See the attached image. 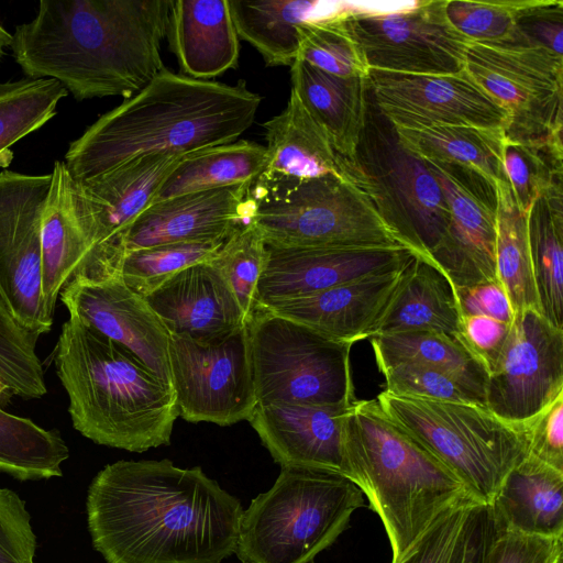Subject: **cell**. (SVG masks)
<instances>
[{
  "label": "cell",
  "mask_w": 563,
  "mask_h": 563,
  "mask_svg": "<svg viewBox=\"0 0 563 563\" xmlns=\"http://www.w3.org/2000/svg\"><path fill=\"white\" fill-rule=\"evenodd\" d=\"M87 521L107 563H221L235 552L240 500L170 460L118 461L92 479Z\"/></svg>",
  "instance_id": "obj_1"
},
{
  "label": "cell",
  "mask_w": 563,
  "mask_h": 563,
  "mask_svg": "<svg viewBox=\"0 0 563 563\" xmlns=\"http://www.w3.org/2000/svg\"><path fill=\"white\" fill-rule=\"evenodd\" d=\"M265 260V241L250 222L235 230L209 261L224 277L246 318L254 308Z\"/></svg>",
  "instance_id": "obj_44"
},
{
  "label": "cell",
  "mask_w": 563,
  "mask_h": 563,
  "mask_svg": "<svg viewBox=\"0 0 563 563\" xmlns=\"http://www.w3.org/2000/svg\"><path fill=\"white\" fill-rule=\"evenodd\" d=\"M166 36L187 77L209 80L238 66L229 0H172Z\"/></svg>",
  "instance_id": "obj_26"
},
{
  "label": "cell",
  "mask_w": 563,
  "mask_h": 563,
  "mask_svg": "<svg viewBox=\"0 0 563 563\" xmlns=\"http://www.w3.org/2000/svg\"><path fill=\"white\" fill-rule=\"evenodd\" d=\"M496 275L514 312L539 310L530 257L527 213L518 206L509 183L496 185Z\"/></svg>",
  "instance_id": "obj_36"
},
{
  "label": "cell",
  "mask_w": 563,
  "mask_h": 563,
  "mask_svg": "<svg viewBox=\"0 0 563 563\" xmlns=\"http://www.w3.org/2000/svg\"><path fill=\"white\" fill-rule=\"evenodd\" d=\"M523 426L528 454L563 472V393Z\"/></svg>",
  "instance_id": "obj_50"
},
{
  "label": "cell",
  "mask_w": 563,
  "mask_h": 563,
  "mask_svg": "<svg viewBox=\"0 0 563 563\" xmlns=\"http://www.w3.org/2000/svg\"><path fill=\"white\" fill-rule=\"evenodd\" d=\"M426 163L438 179L450 211L448 230L430 261L449 278L454 290L497 278L496 185L459 164Z\"/></svg>",
  "instance_id": "obj_17"
},
{
  "label": "cell",
  "mask_w": 563,
  "mask_h": 563,
  "mask_svg": "<svg viewBox=\"0 0 563 563\" xmlns=\"http://www.w3.org/2000/svg\"><path fill=\"white\" fill-rule=\"evenodd\" d=\"M344 15L302 23L296 60L334 76L367 78L369 67Z\"/></svg>",
  "instance_id": "obj_41"
},
{
  "label": "cell",
  "mask_w": 563,
  "mask_h": 563,
  "mask_svg": "<svg viewBox=\"0 0 563 563\" xmlns=\"http://www.w3.org/2000/svg\"><path fill=\"white\" fill-rule=\"evenodd\" d=\"M485 506L466 500L450 508L395 563H466L472 536Z\"/></svg>",
  "instance_id": "obj_43"
},
{
  "label": "cell",
  "mask_w": 563,
  "mask_h": 563,
  "mask_svg": "<svg viewBox=\"0 0 563 563\" xmlns=\"http://www.w3.org/2000/svg\"><path fill=\"white\" fill-rule=\"evenodd\" d=\"M290 79L291 90L336 153L351 163L364 126L367 78L334 76L295 60Z\"/></svg>",
  "instance_id": "obj_29"
},
{
  "label": "cell",
  "mask_w": 563,
  "mask_h": 563,
  "mask_svg": "<svg viewBox=\"0 0 563 563\" xmlns=\"http://www.w3.org/2000/svg\"><path fill=\"white\" fill-rule=\"evenodd\" d=\"M37 339L15 321L0 297V379L24 399L41 398L47 391Z\"/></svg>",
  "instance_id": "obj_42"
},
{
  "label": "cell",
  "mask_w": 563,
  "mask_h": 563,
  "mask_svg": "<svg viewBox=\"0 0 563 563\" xmlns=\"http://www.w3.org/2000/svg\"><path fill=\"white\" fill-rule=\"evenodd\" d=\"M246 200L249 222L267 244L405 247L365 192L333 174L288 185H251Z\"/></svg>",
  "instance_id": "obj_9"
},
{
  "label": "cell",
  "mask_w": 563,
  "mask_h": 563,
  "mask_svg": "<svg viewBox=\"0 0 563 563\" xmlns=\"http://www.w3.org/2000/svg\"><path fill=\"white\" fill-rule=\"evenodd\" d=\"M262 126L267 143V159L253 185H288L329 174L354 183L347 162L336 153L323 129L294 90L290 89L286 108Z\"/></svg>",
  "instance_id": "obj_25"
},
{
  "label": "cell",
  "mask_w": 563,
  "mask_h": 563,
  "mask_svg": "<svg viewBox=\"0 0 563 563\" xmlns=\"http://www.w3.org/2000/svg\"><path fill=\"white\" fill-rule=\"evenodd\" d=\"M460 321L455 291L449 278L431 261L415 255L406 265L374 335L435 331L459 339Z\"/></svg>",
  "instance_id": "obj_30"
},
{
  "label": "cell",
  "mask_w": 563,
  "mask_h": 563,
  "mask_svg": "<svg viewBox=\"0 0 563 563\" xmlns=\"http://www.w3.org/2000/svg\"><path fill=\"white\" fill-rule=\"evenodd\" d=\"M446 0L418 1L408 11L383 15L349 13L344 23L369 69L419 75L464 70L468 46L445 14Z\"/></svg>",
  "instance_id": "obj_15"
},
{
  "label": "cell",
  "mask_w": 563,
  "mask_h": 563,
  "mask_svg": "<svg viewBox=\"0 0 563 563\" xmlns=\"http://www.w3.org/2000/svg\"><path fill=\"white\" fill-rule=\"evenodd\" d=\"M383 411L448 466L478 503L488 505L507 473L528 455L525 426L485 406L377 396Z\"/></svg>",
  "instance_id": "obj_8"
},
{
  "label": "cell",
  "mask_w": 563,
  "mask_h": 563,
  "mask_svg": "<svg viewBox=\"0 0 563 563\" xmlns=\"http://www.w3.org/2000/svg\"><path fill=\"white\" fill-rule=\"evenodd\" d=\"M261 101L245 81L231 86L164 68L71 142L64 163L84 181L143 155L232 143L253 124Z\"/></svg>",
  "instance_id": "obj_3"
},
{
  "label": "cell",
  "mask_w": 563,
  "mask_h": 563,
  "mask_svg": "<svg viewBox=\"0 0 563 563\" xmlns=\"http://www.w3.org/2000/svg\"><path fill=\"white\" fill-rule=\"evenodd\" d=\"M369 339L379 371L399 363L432 367L455 377L485 401L488 372L459 339L435 331L384 333Z\"/></svg>",
  "instance_id": "obj_33"
},
{
  "label": "cell",
  "mask_w": 563,
  "mask_h": 563,
  "mask_svg": "<svg viewBox=\"0 0 563 563\" xmlns=\"http://www.w3.org/2000/svg\"><path fill=\"white\" fill-rule=\"evenodd\" d=\"M353 405H256L249 422L282 467H314L345 475L344 426Z\"/></svg>",
  "instance_id": "obj_22"
},
{
  "label": "cell",
  "mask_w": 563,
  "mask_h": 563,
  "mask_svg": "<svg viewBox=\"0 0 563 563\" xmlns=\"http://www.w3.org/2000/svg\"><path fill=\"white\" fill-rule=\"evenodd\" d=\"M51 184L52 173H0V297L15 321L37 336L54 322L41 275V221Z\"/></svg>",
  "instance_id": "obj_14"
},
{
  "label": "cell",
  "mask_w": 563,
  "mask_h": 563,
  "mask_svg": "<svg viewBox=\"0 0 563 563\" xmlns=\"http://www.w3.org/2000/svg\"><path fill=\"white\" fill-rule=\"evenodd\" d=\"M144 299L170 336L211 344L245 324L233 291L209 261L179 271Z\"/></svg>",
  "instance_id": "obj_21"
},
{
  "label": "cell",
  "mask_w": 563,
  "mask_h": 563,
  "mask_svg": "<svg viewBox=\"0 0 563 563\" xmlns=\"http://www.w3.org/2000/svg\"><path fill=\"white\" fill-rule=\"evenodd\" d=\"M257 405L351 406L353 344L256 306L245 320Z\"/></svg>",
  "instance_id": "obj_10"
},
{
  "label": "cell",
  "mask_w": 563,
  "mask_h": 563,
  "mask_svg": "<svg viewBox=\"0 0 563 563\" xmlns=\"http://www.w3.org/2000/svg\"><path fill=\"white\" fill-rule=\"evenodd\" d=\"M563 537L545 538L488 527L482 563H562Z\"/></svg>",
  "instance_id": "obj_48"
},
{
  "label": "cell",
  "mask_w": 563,
  "mask_h": 563,
  "mask_svg": "<svg viewBox=\"0 0 563 563\" xmlns=\"http://www.w3.org/2000/svg\"><path fill=\"white\" fill-rule=\"evenodd\" d=\"M505 48H541L563 57V1L526 0Z\"/></svg>",
  "instance_id": "obj_47"
},
{
  "label": "cell",
  "mask_w": 563,
  "mask_h": 563,
  "mask_svg": "<svg viewBox=\"0 0 563 563\" xmlns=\"http://www.w3.org/2000/svg\"><path fill=\"white\" fill-rule=\"evenodd\" d=\"M380 372L385 378L384 391L390 395L486 407L484 399L473 389L442 371L415 363H399Z\"/></svg>",
  "instance_id": "obj_46"
},
{
  "label": "cell",
  "mask_w": 563,
  "mask_h": 563,
  "mask_svg": "<svg viewBox=\"0 0 563 563\" xmlns=\"http://www.w3.org/2000/svg\"><path fill=\"white\" fill-rule=\"evenodd\" d=\"M347 165L352 179L396 240L430 261L450 222L444 192L426 161L402 143L369 86L364 126Z\"/></svg>",
  "instance_id": "obj_7"
},
{
  "label": "cell",
  "mask_w": 563,
  "mask_h": 563,
  "mask_svg": "<svg viewBox=\"0 0 563 563\" xmlns=\"http://www.w3.org/2000/svg\"><path fill=\"white\" fill-rule=\"evenodd\" d=\"M454 291L460 317L486 316L512 324L515 312L505 288L497 278Z\"/></svg>",
  "instance_id": "obj_52"
},
{
  "label": "cell",
  "mask_w": 563,
  "mask_h": 563,
  "mask_svg": "<svg viewBox=\"0 0 563 563\" xmlns=\"http://www.w3.org/2000/svg\"><path fill=\"white\" fill-rule=\"evenodd\" d=\"M563 393V329L537 309L515 313L501 352L488 373L486 408L523 426Z\"/></svg>",
  "instance_id": "obj_16"
},
{
  "label": "cell",
  "mask_w": 563,
  "mask_h": 563,
  "mask_svg": "<svg viewBox=\"0 0 563 563\" xmlns=\"http://www.w3.org/2000/svg\"><path fill=\"white\" fill-rule=\"evenodd\" d=\"M344 456L345 475L384 526L391 563L442 514L475 500L448 466L383 411L377 399L356 400L349 411Z\"/></svg>",
  "instance_id": "obj_5"
},
{
  "label": "cell",
  "mask_w": 563,
  "mask_h": 563,
  "mask_svg": "<svg viewBox=\"0 0 563 563\" xmlns=\"http://www.w3.org/2000/svg\"><path fill=\"white\" fill-rule=\"evenodd\" d=\"M406 265L397 271L362 277L261 307L332 340L354 344L375 334Z\"/></svg>",
  "instance_id": "obj_24"
},
{
  "label": "cell",
  "mask_w": 563,
  "mask_h": 563,
  "mask_svg": "<svg viewBox=\"0 0 563 563\" xmlns=\"http://www.w3.org/2000/svg\"><path fill=\"white\" fill-rule=\"evenodd\" d=\"M368 86L379 110L397 128L471 125L506 130L508 112L465 71L401 74L369 69Z\"/></svg>",
  "instance_id": "obj_18"
},
{
  "label": "cell",
  "mask_w": 563,
  "mask_h": 563,
  "mask_svg": "<svg viewBox=\"0 0 563 563\" xmlns=\"http://www.w3.org/2000/svg\"><path fill=\"white\" fill-rule=\"evenodd\" d=\"M169 368L178 415L189 422L230 426L257 405L245 324L211 344L170 336Z\"/></svg>",
  "instance_id": "obj_13"
},
{
  "label": "cell",
  "mask_w": 563,
  "mask_h": 563,
  "mask_svg": "<svg viewBox=\"0 0 563 563\" xmlns=\"http://www.w3.org/2000/svg\"><path fill=\"white\" fill-rule=\"evenodd\" d=\"M172 0H42L15 27L12 55L29 78L59 81L76 100L131 98L165 68Z\"/></svg>",
  "instance_id": "obj_2"
},
{
  "label": "cell",
  "mask_w": 563,
  "mask_h": 563,
  "mask_svg": "<svg viewBox=\"0 0 563 563\" xmlns=\"http://www.w3.org/2000/svg\"><path fill=\"white\" fill-rule=\"evenodd\" d=\"M363 506L362 490L339 472L283 466L243 510L234 553L241 563H314Z\"/></svg>",
  "instance_id": "obj_6"
},
{
  "label": "cell",
  "mask_w": 563,
  "mask_h": 563,
  "mask_svg": "<svg viewBox=\"0 0 563 563\" xmlns=\"http://www.w3.org/2000/svg\"><path fill=\"white\" fill-rule=\"evenodd\" d=\"M526 0H446L445 14L451 25L473 43L506 47L517 13Z\"/></svg>",
  "instance_id": "obj_45"
},
{
  "label": "cell",
  "mask_w": 563,
  "mask_h": 563,
  "mask_svg": "<svg viewBox=\"0 0 563 563\" xmlns=\"http://www.w3.org/2000/svg\"><path fill=\"white\" fill-rule=\"evenodd\" d=\"M59 296L69 316L123 346L172 387L170 335L144 297L120 277H74Z\"/></svg>",
  "instance_id": "obj_19"
},
{
  "label": "cell",
  "mask_w": 563,
  "mask_h": 563,
  "mask_svg": "<svg viewBox=\"0 0 563 563\" xmlns=\"http://www.w3.org/2000/svg\"><path fill=\"white\" fill-rule=\"evenodd\" d=\"M36 537L25 501L0 487V563H34Z\"/></svg>",
  "instance_id": "obj_49"
},
{
  "label": "cell",
  "mask_w": 563,
  "mask_h": 563,
  "mask_svg": "<svg viewBox=\"0 0 563 563\" xmlns=\"http://www.w3.org/2000/svg\"><path fill=\"white\" fill-rule=\"evenodd\" d=\"M13 42V35L10 34L1 24H0V59L4 55V49L10 47Z\"/></svg>",
  "instance_id": "obj_54"
},
{
  "label": "cell",
  "mask_w": 563,
  "mask_h": 563,
  "mask_svg": "<svg viewBox=\"0 0 563 563\" xmlns=\"http://www.w3.org/2000/svg\"><path fill=\"white\" fill-rule=\"evenodd\" d=\"M69 450L57 430L0 409V472L20 481L63 475Z\"/></svg>",
  "instance_id": "obj_37"
},
{
  "label": "cell",
  "mask_w": 563,
  "mask_h": 563,
  "mask_svg": "<svg viewBox=\"0 0 563 563\" xmlns=\"http://www.w3.org/2000/svg\"><path fill=\"white\" fill-rule=\"evenodd\" d=\"M236 34L262 55L266 66H291L299 48L298 27L347 14L346 1L229 0Z\"/></svg>",
  "instance_id": "obj_28"
},
{
  "label": "cell",
  "mask_w": 563,
  "mask_h": 563,
  "mask_svg": "<svg viewBox=\"0 0 563 563\" xmlns=\"http://www.w3.org/2000/svg\"><path fill=\"white\" fill-rule=\"evenodd\" d=\"M527 227L539 311L563 329V188L532 203Z\"/></svg>",
  "instance_id": "obj_35"
},
{
  "label": "cell",
  "mask_w": 563,
  "mask_h": 563,
  "mask_svg": "<svg viewBox=\"0 0 563 563\" xmlns=\"http://www.w3.org/2000/svg\"><path fill=\"white\" fill-rule=\"evenodd\" d=\"M415 255L406 247L278 246L265 243L264 266L256 286L254 308L397 271Z\"/></svg>",
  "instance_id": "obj_20"
},
{
  "label": "cell",
  "mask_w": 563,
  "mask_h": 563,
  "mask_svg": "<svg viewBox=\"0 0 563 563\" xmlns=\"http://www.w3.org/2000/svg\"><path fill=\"white\" fill-rule=\"evenodd\" d=\"M54 363L84 437L131 452L169 444L179 416L173 388L123 346L69 316Z\"/></svg>",
  "instance_id": "obj_4"
},
{
  "label": "cell",
  "mask_w": 563,
  "mask_h": 563,
  "mask_svg": "<svg viewBox=\"0 0 563 563\" xmlns=\"http://www.w3.org/2000/svg\"><path fill=\"white\" fill-rule=\"evenodd\" d=\"M67 89L52 78L0 82V154L56 113Z\"/></svg>",
  "instance_id": "obj_38"
},
{
  "label": "cell",
  "mask_w": 563,
  "mask_h": 563,
  "mask_svg": "<svg viewBox=\"0 0 563 563\" xmlns=\"http://www.w3.org/2000/svg\"><path fill=\"white\" fill-rule=\"evenodd\" d=\"M249 188L191 192L151 205L126 230L124 253L174 242L225 241L249 222Z\"/></svg>",
  "instance_id": "obj_23"
},
{
  "label": "cell",
  "mask_w": 563,
  "mask_h": 563,
  "mask_svg": "<svg viewBox=\"0 0 563 563\" xmlns=\"http://www.w3.org/2000/svg\"><path fill=\"white\" fill-rule=\"evenodd\" d=\"M396 129L402 143L424 161L459 164L481 173L495 185L508 183L503 167V129L471 125Z\"/></svg>",
  "instance_id": "obj_34"
},
{
  "label": "cell",
  "mask_w": 563,
  "mask_h": 563,
  "mask_svg": "<svg viewBox=\"0 0 563 563\" xmlns=\"http://www.w3.org/2000/svg\"><path fill=\"white\" fill-rule=\"evenodd\" d=\"M503 167L519 208L532 203L563 185L562 142H515L505 137Z\"/></svg>",
  "instance_id": "obj_39"
},
{
  "label": "cell",
  "mask_w": 563,
  "mask_h": 563,
  "mask_svg": "<svg viewBox=\"0 0 563 563\" xmlns=\"http://www.w3.org/2000/svg\"><path fill=\"white\" fill-rule=\"evenodd\" d=\"M13 396L15 395L12 389L0 379V409L8 406Z\"/></svg>",
  "instance_id": "obj_53"
},
{
  "label": "cell",
  "mask_w": 563,
  "mask_h": 563,
  "mask_svg": "<svg viewBox=\"0 0 563 563\" xmlns=\"http://www.w3.org/2000/svg\"><path fill=\"white\" fill-rule=\"evenodd\" d=\"M70 179L65 163L56 161L41 221L42 295L53 317L62 290L81 271L89 254L74 212Z\"/></svg>",
  "instance_id": "obj_31"
},
{
  "label": "cell",
  "mask_w": 563,
  "mask_h": 563,
  "mask_svg": "<svg viewBox=\"0 0 563 563\" xmlns=\"http://www.w3.org/2000/svg\"><path fill=\"white\" fill-rule=\"evenodd\" d=\"M511 324L486 316H464L460 321L459 340L489 373L507 340Z\"/></svg>",
  "instance_id": "obj_51"
},
{
  "label": "cell",
  "mask_w": 563,
  "mask_h": 563,
  "mask_svg": "<svg viewBox=\"0 0 563 563\" xmlns=\"http://www.w3.org/2000/svg\"><path fill=\"white\" fill-rule=\"evenodd\" d=\"M223 242H174L130 251L124 253L113 276L146 297L179 271L210 261Z\"/></svg>",
  "instance_id": "obj_40"
},
{
  "label": "cell",
  "mask_w": 563,
  "mask_h": 563,
  "mask_svg": "<svg viewBox=\"0 0 563 563\" xmlns=\"http://www.w3.org/2000/svg\"><path fill=\"white\" fill-rule=\"evenodd\" d=\"M487 507L495 528L563 537V472L528 454L507 473Z\"/></svg>",
  "instance_id": "obj_27"
},
{
  "label": "cell",
  "mask_w": 563,
  "mask_h": 563,
  "mask_svg": "<svg viewBox=\"0 0 563 563\" xmlns=\"http://www.w3.org/2000/svg\"><path fill=\"white\" fill-rule=\"evenodd\" d=\"M266 159V147L246 140L187 153L162 183L151 205L191 192L250 187L264 170Z\"/></svg>",
  "instance_id": "obj_32"
},
{
  "label": "cell",
  "mask_w": 563,
  "mask_h": 563,
  "mask_svg": "<svg viewBox=\"0 0 563 563\" xmlns=\"http://www.w3.org/2000/svg\"><path fill=\"white\" fill-rule=\"evenodd\" d=\"M464 69L508 112L507 140L562 142V56L541 48L472 43Z\"/></svg>",
  "instance_id": "obj_11"
},
{
  "label": "cell",
  "mask_w": 563,
  "mask_h": 563,
  "mask_svg": "<svg viewBox=\"0 0 563 563\" xmlns=\"http://www.w3.org/2000/svg\"><path fill=\"white\" fill-rule=\"evenodd\" d=\"M187 153H157L131 159L88 180L70 179V197L89 254L76 276L112 275L124 255L132 222L152 203L162 183Z\"/></svg>",
  "instance_id": "obj_12"
}]
</instances>
